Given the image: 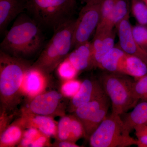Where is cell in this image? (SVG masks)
I'll use <instances>...</instances> for the list:
<instances>
[{"label": "cell", "mask_w": 147, "mask_h": 147, "mask_svg": "<svg viewBox=\"0 0 147 147\" xmlns=\"http://www.w3.org/2000/svg\"><path fill=\"white\" fill-rule=\"evenodd\" d=\"M43 42L39 25L30 15L21 13L6 33L0 47L7 54L23 59L36 53Z\"/></svg>", "instance_id": "obj_1"}, {"label": "cell", "mask_w": 147, "mask_h": 147, "mask_svg": "<svg viewBox=\"0 0 147 147\" xmlns=\"http://www.w3.org/2000/svg\"><path fill=\"white\" fill-rule=\"evenodd\" d=\"M31 65L23 58L0 51L1 112L11 111L21 101L24 76Z\"/></svg>", "instance_id": "obj_2"}, {"label": "cell", "mask_w": 147, "mask_h": 147, "mask_svg": "<svg viewBox=\"0 0 147 147\" xmlns=\"http://www.w3.org/2000/svg\"><path fill=\"white\" fill-rule=\"evenodd\" d=\"M77 0H25L26 9L38 25L54 31L71 19Z\"/></svg>", "instance_id": "obj_3"}, {"label": "cell", "mask_w": 147, "mask_h": 147, "mask_svg": "<svg viewBox=\"0 0 147 147\" xmlns=\"http://www.w3.org/2000/svg\"><path fill=\"white\" fill-rule=\"evenodd\" d=\"M75 21L71 19L54 31L52 38L33 66L48 74L57 68L72 48Z\"/></svg>", "instance_id": "obj_4"}, {"label": "cell", "mask_w": 147, "mask_h": 147, "mask_svg": "<svg viewBox=\"0 0 147 147\" xmlns=\"http://www.w3.org/2000/svg\"><path fill=\"white\" fill-rule=\"evenodd\" d=\"M99 81L111 101L112 113L121 116L139 102L132 91L134 81L128 76L107 71L101 74Z\"/></svg>", "instance_id": "obj_5"}, {"label": "cell", "mask_w": 147, "mask_h": 147, "mask_svg": "<svg viewBox=\"0 0 147 147\" xmlns=\"http://www.w3.org/2000/svg\"><path fill=\"white\" fill-rule=\"evenodd\" d=\"M92 147H127L137 145V139L130 135L120 115L107 116L89 138Z\"/></svg>", "instance_id": "obj_6"}, {"label": "cell", "mask_w": 147, "mask_h": 147, "mask_svg": "<svg viewBox=\"0 0 147 147\" xmlns=\"http://www.w3.org/2000/svg\"><path fill=\"white\" fill-rule=\"evenodd\" d=\"M101 2L86 3L80 11L75 21L72 48L89 41L95 32L100 21Z\"/></svg>", "instance_id": "obj_7"}, {"label": "cell", "mask_w": 147, "mask_h": 147, "mask_svg": "<svg viewBox=\"0 0 147 147\" xmlns=\"http://www.w3.org/2000/svg\"><path fill=\"white\" fill-rule=\"evenodd\" d=\"M64 96L56 91L45 92L30 100L22 108L30 113L41 115L54 117L65 115Z\"/></svg>", "instance_id": "obj_8"}, {"label": "cell", "mask_w": 147, "mask_h": 147, "mask_svg": "<svg viewBox=\"0 0 147 147\" xmlns=\"http://www.w3.org/2000/svg\"><path fill=\"white\" fill-rule=\"evenodd\" d=\"M119 38L117 45L127 54L140 58L147 65V50L140 46L135 41L132 33V26L129 15L116 27Z\"/></svg>", "instance_id": "obj_9"}, {"label": "cell", "mask_w": 147, "mask_h": 147, "mask_svg": "<svg viewBox=\"0 0 147 147\" xmlns=\"http://www.w3.org/2000/svg\"><path fill=\"white\" fill-rule=\"evenodd\" d=\"M48 74L31 65L27 70L22 86V96L29 100L45 92Z\"/></svg>", "instance_id": "obj_10"}, {"label": "cell", "mask_w": 147, "mask_h": 147, "mask_svg": "<svg viewBox=\"0 0 147 147\" xmlns=\"http://www.w3.org/2000/svg\"><path fill=\"white\" fill-rule=\"evenodd\" d=\"M19 119L25 129H36L50 137L57 138V124L54 118L33 114L22 108Z\"/></svg>", "instance_id": "obj_11"}, {"label": "cell", "mask_w": 147, "mask_h": 147, "mask_svg": "<svg viewBox=\"0 0 147 147\" xmlns=\"http://www.w3.org/2000/svg\"><path fill=\"white\" fill-rule=\"evenodd\" d=\"M105 94L100 81L87 79L82 82L79 91L71 98L69 110L74 112L79 106Z\"/></svg>", "instance_id": "obj_12"}, {"label": "cell", "mask_w": 147, "mask_h": 147, "mask_svg": "<svg viewBox=\"0 0 147 147\" xmlns=\"http://www.w3.org/2000/svg\"><path fill=\"white\" fill-rule=\"evenodd\" d=\"M115 37L114 29L109 31L95 33L91 42L94 67L99 68L102 59L115 47Z\"/></svg>", "instance_id": "obj_13"}, {"label": "cell", "mask_w": 147, "mask_h": 147, "mask_svg": "<svg viewBox=\"0 0 147 147\" xmlns=\"http://www.w3.org/2000/svg\"><path fill=\"white\" fill-rule=\"evenodd\" d=\"M26 9L25 0H0V32H5L9 24Z\"/></svg>", "instance_id": "obj_14"}, {"label": "cell", "mask_w": 147, "mask_h": 147, "mask_svg": "<svg viewBox=\"0 0 147 147\" xmlns=\"http://www.w3.org/2000/svg\"><path fill=\"white\" fill-rule=\"evenodd\" d=\"M67 57L79 72L94 67L91 42L88 41L75 47Z\"/></svg>", "instance_id": "obj_15"}, {"label": "cell", "mask_w": 147, "mask_h": 147, "mask_svg": "<svg viewBox=\"0 0 147 147\" xmlns=\"http://www.w3.org/2000/svg\"><path fill=\"white\" fill-rule=\"evenodd\" d=\"M117 73L137 80L147 74V65L140 58L125 53L118 68Z\"/></svg>", "instance_id": "obj_16"}, {"label": "cell", "mask_w": 147, "mask_h": 147, "mask_svg": "<svg viewBox=\"0 0 147 147\" xmlns=\"http://www.w3.org/2000/svg\"><path fill=\"white\" fill-rule=\"evenodd\" d=\"M123 115L124 116L123 121L129 133L136 126L147 125V101L138 102L131 112Z\"/></svg>", "instance_id": "obj_17"}, {"label": "cell", "mask_w": 147, "mask_h": 147, "mask_svg": "<svg viewBox=\"0 0 147 147\" xmlns=\"http://www.w3.org/2000/svg\"><path fill=\"white\" fill-rule=\"evenodd\" d=\"M25 129L19 118L0 133V147H13L18 146Z\"/></svg>", "instance_id": "obj_18"}, {"label": "cell", "mask_w": 147, "mask_h": 147, "mask_svg": "<svg viewBox=\"0 0 147 147\" xmlns=\"http://www.w3.org/2000/svg\"><path fill=\"white\" fill-rule=\"evenodd\" d=\"M110 103V99L105 94L102 97L91 100L79 106L74 112V115L83 125L100 108Z\"/></svg>", "instance_id": "obj_19"}, {"label": "cell", "mask_w": 147, "mask_h": 147, "mask_svg": "<svg viewBox=\"0 0 147 147\" xmlns=\"http://www.w3.org/2000/svg\"><path fill=\"white\" fill-rule=\"evenodd\" d=\"M129 0H117L110 18L104 23L98 24L100 29L113 30L124 18L129 15Z\"/></svg>", "instance_id": "obj_20"}, {"label": "cell", "mask_w": 147, "mask_h": 147, "mask_svg": "<svg viewBox=\"0 0 147 147\" xmlns=\"http://www.w3.org/2000/svg\"><path fill=\"white\" fill-rule=\"evenodd\" d=\"M125 54L118 45H115L102 59L99 68L108 72L117 73L119 64Z\"/></svg>", "instance_id": "obj_21"}, {"label": "cell", "mask_w": 147, "mask_h": 147, "mask_svg": "<svg viewBox=\"0 0 147 147\" xmlns=\"http://www.w3.org/2000/svg\"><path fill=\"white\" fill-rule=\"evenodd\" d=\"M110 105L108 104L100 108L83 125L85 131V137L86 139H89L91 135L107 117Z\"/></svg>", "instance_id": "obj_22"}, {"label": "cell", "mask_w": 147, "mask_h": 147, "mask_svg": "<svg viewBox=\"0 0 147 147\" xmlns=\"http://www.w3.org/2000/svg\"><path fill=\"white\" fill-rule=\"evenodd\" d=\"M131 13L138 24L147 26V6L143 0H131Z\"/></svg>", "instance_id": "obj_23"}, {"label": "cell", "mask_w": 147, "mask_h": 147, "mask_svg": "<svg viewBox=\"0 0 147 147\" xmlns=\"http://www.w3.org/2000/svg\"><path fill=\"white\" fill-rule=\"evenodd\" d=\"M57 73L63 81L75 79L79 71L66 57L58 66Z\"/></svg>", "instance_id": "obj_24"}, {"label": "cell", "mask_w": 147, "mask_h": 147, "mask_svg": "<svg viewBox=\"0 0 147 147\" xmlns=\"http://www.w3.org/2000/svg\"><path fill=\"white\" fill-rule=\"evenodd\" d=\"M71 115L62 116L57 124V139L58 141L68 140L71 130Z\"/></svg>", "instance_id": "obj_25"}, {"label": "cell", "mask_w": 147, "mask_h": 147, "mask_svg": "<svg viewBox=\"0 0 147 147\" xmlns=\"http://www.w3.org/2000/svg\"><path fill=\"white\" fill-rule=\"evenodd\" d=\"M132 89L134 97L138 101H147V74L134 80Z\"/></svg>", "instance_id": "obj_26"}, {"label": "cell", "mask_w": 147, "mask_h": 147, "mask_svg": "<svg viewBox=\"0 0 147 147\" xmlns=\"http://www.w3.org/2000/svg\"><path fill=\"white\" fill-rule=\"evenodd\" d=\"M82 82L72 79L64 81L61 87V93L64 97L72 98L79 91Z\"/></svg>", "instance_id": "obj_27"}, {"label": "cell", "mask_w": 147, "mask_h": 147, "mask_svg": "<svg viewBox=\"0 0 147 147\" xmlns=\"http://www.w3.org/2000/svg\"><path fill=\"white\" fill-rule=\"evenodd\" d=\"M71 118V130L68 141L76 143L79 139L85 137L84 127L79 119L74 115Z\"/></svg>", "instance_id": "obj_28"}, {"label": "cell", "mask_w": 147, "mask_h": 147, "mask_svg": "<svg viewBox=\"0 0 147 147\" xmlns=\"http://www.w3.org/2000/svg\"><path fill=\"white\" fill-rule=\"evenodd\" d=\"M132 33L135 41L147 50V26L138 24L132 26Z\"/></svg>", "instance_id": "obj_29"}, {"label": "cell", "mask_w": 147, "mask_h": 147, "mask_svg": "<svg viewBox=\"0 0 147 147\" xmlns=\"http://www.w3.org/2000/svg\"><path fill=\"white\" fill-rule=\"evenodd\" d=\"M42 133V132L36 129H26L24 131V135L21 142L18 145V147H30L32 143Z\"/></svg>", "instance_id": "obj_30"}, {"label": "cell", "mask_w": 147, "mask_h": 147, "mask_svg": "<svg viewBox=\"0 0 147 147\" xmlns=\"http://www.w3.org/2000/svg\"><path fill=\"white\" fill-rule=\"evenodd\" d=\"M117 0H102L100 8V23L105 22L110 18Z\"/></svg>", "instance_id": "obj_31"}, {"label": "cell", "mask_w": 147, "mask_h": 147, "mask_svg": "<svg viewBox=\"0 0 147 147\" xmlns=\"http://www.w3.org/2000/svg\"><path fill=\"white\" fill-rule=\"evenodd\" d=\"M134 130L137 138V146L147 147V125L136 126Z\"/></svg>", "instance_id": "obj_32"}, {"label": "cell", "mask_w": 147, "mask_h": 147, "mask_svg": "<svg viewBox=\"0 0 147 147\" xmlns=\"http://www.w3.org/2000/svg\"><path fill=\"white\" fill-rule=\"evenodd\" d=\"M50 137L42 133L32 143L30 147H52Z\"/></svg>", "instance_id": "obj_33"}, {"label": "cell", "mask_w": 147, "mask_h": 147, "mask_svg": "<svg viewBox=\"0 0 147 147\" xmlns=\"http://www.w3.org/2000/svg\"><path fill=\"white\" fill-rule=\"evenodd\" d=\"M13 115H9L8 113L1 112L0 115V133H1L10 124Z\"/></svg>", "instance_id": "obj_34"}, {"label": "cell", "mask_w": 147, "mask_h": 147, "mask_svg": "<svg viewBox=\"0 0 147 147\" xmlns=\"http://www.w3.org/2000/svg\"><path fill=\"white\" fill-rule=\"evenodd\" d=\"M52 147H80L81 146L76 144L74 142H70L68 140L58 141L52 145Z\"/></svg>", "instance_id": "obj_35"}, {"label": "cell", "mask_w": 147, "mask_h": 147, "mask_svg": "<svg viewBox=\"0 0 147 147\" xmlns=\"http://www.w3.org/2000/svg\"><path fill=\"white\" fill-rule=\"evenodd\" d=\"M82 2L88 3H100L102 1V0H79Z\"/></svg>", "instance_id": "obj_36"}, {"label": "cell", "mask_w": 147, "mask_h": 147, "mask_svg": "<svg viewBox=\"0 0 147 147\" xmlns=\"http://www.w3.org/2000/svg\"><path fill=\"white\" fill-rule=\"evenodd\" d=\"M144 1V2L145 3L146 5L147 6V0H143Z\"/></svg>", "instance_id": "obj_37"}]
</instances>
